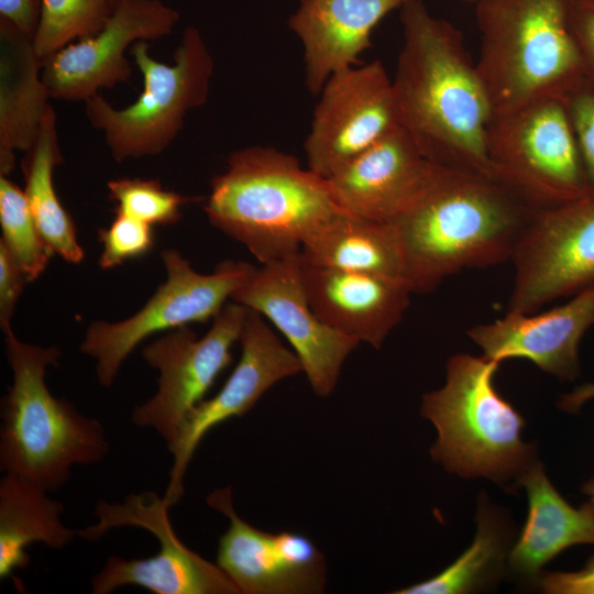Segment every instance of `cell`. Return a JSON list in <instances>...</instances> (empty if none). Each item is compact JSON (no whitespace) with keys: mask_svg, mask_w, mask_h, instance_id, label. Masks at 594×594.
<instances>
[{"mask_svg":"<svg viewBox=\"0 0 594 594\" xmlns=\"http://www.w3.org/2000/svg\"><path fill=\"white\" fill-rule=\"evenodd\" d=\"M403 45L392 78L399 124L432 163L492 178V106L461 32L422 0L399 8Z\"/></svg>","mask_w":594,"mask_h":594,"instance_id":"cell-1","label":"cell"},{"mask_svg":"<svg viewBox=\"0 0 594 594\" xmlns=\"http://www.w3.org/2000/svg\"><path fill=\"white\" fill-rule=\"evenodd\" d=\"M491 177L433 163L411 205L393 223L414 294L435 290L464 268L509 261L535 215Z\"/></svg>","mask_w":594,"mask_h":594,"instance_id":"cell-2","label":"cell"},{"mask_svg":"<svg viewBox=\"0 0 594 594\" xmlns=\"http://www.w3.org/2000/svg\"><path fill=\"white\" fill-rule=\"evenodd\" d=\"M204 209L216 229L261 264L298 256L309 237L344 211L327 179L294 155L261 145L229 155Z\"/></svg>","mask_w":594,"mask_h":594,"instance_id":"cell-3","label":"cell"},{"mask_svg":"<svg viewBox=\"0 0 594 594\" xmlns=\"http://www.w3.org/2000/svg\"><path fill=\"white\" fill-rule=\"evenodd\" d=\"M4 343L12 383L1 399L0 470L56 492L73 466L103 460L110 448L105 428L50 392L45 375L58 364L57 348L23 342L13 331Z\"/></svg>","mask_w":594,"mask_h":594,"instance_id":"cell-4","label":"cell"},{"mask_svg":"<svg viewBox=\"0 0 594 594\" xmlns=\"http://www.w3.org/2000/svg\"><path fill=\"white\" fill-rule=\"evenodd\" d=\"M570 0H476L477 73L493 113L564 98L585 69L569 22Z\"/></svg>","mask_w":594,"mask_h":594,"instance_id":"cell-5","label":"cell"},{"mask_svg":"<svg viewBox=\"0 0 594 594\" xmlns=\"http://www.w3.org/2000/svg\"><path fill=\"white\" fill-rule=\"evenodd\" d=\"M498 366L485 355H452L444 385L422 396L420 411L438 432L433 460L460 476L516 487L536 462L535 448L522 441L521 415L495 387Z\"/></svg>","mask_w":594,"mask_h":594,"instance_id":"cell-6","label":"cell"},{"mask_svg":"<svg viewBox=\"0 0 594 594\" xmlns=\"http://www.w3.org/2000/svg\"><path fill=\"white\" fill-rule=\"evenodd\" d=\"M130 53L143 77L139 98L123 109L100 94L84 101L88 122L103 133L117 162L164 152L182 131L186 114L207 102L213 74V58L195 26L184 29L170 65L154 59L146 41L134 43Z\"/></svg>","mask_w":594,"mask_h":594,"instance_id":"cell-7","label":"cell"},{"mask_svg":"<svg viewBox=\"0 0 594 594\" xmlns=\"http://www.w3.org/2000/svg\"><path fill=\"white\" fill-rule=\"evenodd\" d=\"M486 152L492 178L536 212L587 195L562 98L493 113L486 128Z\"/></svg>","mask_w":594,"mask_h":594,"instance_id":"cell-8","label":"cell"},{"mask_svg":"<svg viewBox=\"0 0 594 594\" xmlns=\"http://www.w3.org/2000/svg\"><path fill=\"white\" fill-rule=\"evenodd\" d=\"M169 508L164 496L150 491L129 494L122 503H97V521L79 529L80 538L96 541L111 529L136 527L152 534L160 550L144 559L110 556L90 581L92 594H109L125 585L154 594H240L217 563L207 561L178 538L169 520Z\"/></svg>","mask_w":594,"mask_h":594,"instance_id":"cell-9","label":"cell"},{"mask_svg":"<svg viewBox=\"0 0 594 594\" xmlns=\"http://www.w3.org/2000/svg\"><path fill=\"white\" fill-rule=\"evenodd\" d=\"M161 256L167 278L136 314L119 322L95 321L86 330L80 351L96 360L103 387L112 386L122 363L147 337L213 319L253 268L226 261L212 273L200 274L174 249Z\"/></svg>","mask_w":594,"mask_h":594,"instance_id":"cell-10","label":"cell"},{"mask_svg":"<svg viewBox=\"0 0 594 594\" xmlns=\"http://www.w3.org/2000/svg\"><path fill=\"white\" fill-rule=\"evenodd\" d=\"M248 311L241 304L227 302L204 337L183 326L146 345L142 356L158 371V387L154 396L134 407L133 425L154 429L169 451L187 416L230 365L231 348L239 341Z\"/></svg>","mask_w":594,"mask_h":594,"instance_id":"cell-11","label":"cell"},{"mask_svg":"<svg viewBox=\"0 0 594 594\" xmlns=\"http://www.w3.org/2000/svg\"><path fill=\"white\" fill-rule=\"evenodd\" d=\"M507 310L531 314L594 287V197L535 212L513 250Z\"/></svg>","mask_w":594,"mask_h":594,"instance_id":"cell-12","label":"cell"},{"mask_svg":"<svg viewBox=\"0 0 594 594\" xmlns=\"http://www.w3.org/2000/svg\"><path fill=\"white\" fill-rule=\"evenodd\" d=\"M304 144L308 169L328 179L399 124L392 78L380 61L332 74Z\"/></svg>","mask_w":594,"mask_h":594,"instance_id":"cell-13","label":"cell"},{"mask_svg":"<svg viewBox=\"0 0 594 594\" xmlns=\"http://www.w3.org/2000/svg\"><path fill=\"white\" fill-rule=\"evenodd\" d=\"M230 299L261 314L282 332L317 396L332 394L343 363L360 342L315 314L301 280L300 254L253 266Z\"/></svg>","mask_w":594,"mask_h":594,"instance_id":"cell-14","label":"cell"},{"mask_svg":"<svg viewBox=\"0 0 594 594\" xmlns=\"http://www.w3.org/2000/svg\"><path fill=\"white\" fill-rule=\"evenodd\" d=\"M178 20V11L161 0H121L97 34L42 59V80L50 97L85 101L100 89L129 81L128 48L169 35Z\"/></svg>","mask_w":594,"mask_h":594,"instance_id":"cell-15","label":"cell"},{"mask_svg":"<svg viewBox=\"0 0 594 594\" xmlns=\"http://www.w3.org/2000/svg\"><path fill=\"white\" fill-rule=\"evenodd\" d=\"M239 341L241 356L220 391L200 402L185 419L175 446L164 495L172 507L184 494V476L204 437L216 426L249 413L276 383L302 372L296 353L287 349L264 317L249 309Z\"/></svg>","mask_w":594,"mask_h":594,"instance_id":"cell-16","label":"cell"},{"mask_svg":"<svg viewBox=\"0 0 594 594\" xmlns=\"http://www.w3.org/2000/svg\"><path fill=\"white\" fill-rule=\"evenodd\" d=\"M207 504L229 518L220 537L217 564L240 594H312L323 592L326 562L314 542L290 531L266 532L235 512L230 487L207 496Z\"/></svg>","mask_w":594,"mask_h":594,"instance_id":"cell-17","label":"cell"},{"mask_svg":"<svg viewBox=\"0 0 594 594\" xmlns=\"http://www.w3.org/2000/svg\"><path fill=\"white\" fill-rule=\"evenodd\" d=\"M594 326V287L583 290L542 314L506 311L492 322L468 330L470 339L488 359L519 358L560 380L580 373L579 345Z\"/></svg>","mask_w":594,"mask_h":594,"instance_id":"cell-18","label":"cell"},{"mask_svg":"<svg viewBox=\"0 0 594 594\" xmlns=\"http://www.w3.org/2000/svg\"><path fill=\"white\" fill-rule=\"evenodd\" d=\"M432 164L397 125L327 182L344 211L393 223L418 196Z\"/></svg>","mask_w":594,"mask_h":594,"instance_id":"cell-19","label":"cell"},{"mask_svg":"<svg viewBox=\"0 0 594 594\" xmlns=\"http://www.w3.org/2000/svg\"><path fill=\"white\" fill-rule=\"evenodd\" d=\"M301 280L315 314L334 330L380 349L409 307L403 277L343 271L300 258Z\"/></svg>","mask_w":594,"mask_h":594,"instance_id":"cell-20","label":"cell"},{"mask_svg":"<svg viewBox=\"0 0 594 594\" xmlns=\"http://www.w3.org/2000/svg\"><path fill=\"white\" fill-rule=\"evenodd\" d=\"M408 0H299L289 29L304 51L305 84L317 97L328 78L360 64L375 26Z\"/></svg>","mask_w":594,"mask_h":594,"instance_id":"cell-21","label":"cell"},{"mask_svg":"<svg viewBox=\"0 0 594 594\" xmlns=\"http://www.w3.org/2000/svg\"><path fill=\"white\" fill-rule=\"evenodd\" d=\"M519 486L527 492L528 516L509 552L508 566L517 576L537 581L541 568L563 550L594 544V501L572 507L538 461L522 474Z\"/></svg>","mask_w":594,"mask_h":594,"instance_id":"cell-22","label":"cell"},{"mask_svg":"<svg viewBox=\"0 0 594 594\" xmlns=\"http://www.w3.org/2000/svg\"><path fill=\"white\" fill-rule=\"evenodd\" d=\"M41 74L33 38L0 20V175L10 174L15 152H28L37 139L51 105Z\"/></svg>","mask_w":594,"mask_h":594,"instance_id":"cell-23","label":"cell"},{"mask_svg":"<svg viewBox=\"0 0 594 594\" xmlns=\"http://www.w3.org/2000/svg\"><path fill=\"white\" fill-rule=\"evenodd\" d=\"M64 505L44 488L4 474L0 480V579L16 581L14 573L30 564L28 547L43 543L52 549L67 547L79 529L62 521Z\"/></svg>","mask_w":594,"mask_h":594,"instance_id":"cell-24","label":"cell"},{"mask_svg":"<svg viewBox=\"0 0 594 594\" xmlns=\"http://www.w3.org/2000/svg\"><path fill=\"white\" fill-rule=\"evenodd\" d=\"M300 258L308 264L343 271L395 277H403L404 273V252L396 226L346 211L305 241Z\"/></svg>","mask_w":594,"mask_h":594,"instance_id":"cell-25","label":"cell"},{"mask_svg":"<svg viewBox=\"0 0 594 594\" xmlns=\"http://www.w3.org/2000/svg\"><path fill=\"white\" fill-rule=\"evenodd\" d=\"M24 154L21 165L24 194L41 234L63 260L80 263L85 253L77 240L75 223L62 206L53 184V170L63 157L52 105L46 109L35 143Z\"/></svg>","mask_w":594,"mask_h":594,"instance_id":"cell-26","label":"cell"},{"mask_svg":"<svg viewBox=\"0 0 594 594\" xmlns=\"http://www.w3.org/2000/svg\"><path fill=\"white\" fill-rule=\"evenodd\" d=\"M479 528L472 544L437 575L395 591V594H462L490 585L502 572L507 549V529L485 503L477 514Z\"/></svg>","mask_w":594,"mask_h":594,"instance_id":"cell-27","label":"cell"},{"mask_svg":"<svg viewBox=\"0 0 594 594\" xmlns=\"http://www.w3.org/2000/svg\"><path fill=\"white\" fill-rule=\"evenodd\" d=\"M111 0H41L34 48L41 59L97 34L112 15Z\"/></svg>","mask_w":594,"mask_h":594,"instance_id":"cell-28","label":"cell"},{"mask_svg":"<svg viewBox=\"0 0 594 594\" xmlns=\"http://www.w3.org/2000/svg\"><path fill=\"white\" fill-rule=\"evenodd\" d=\"M0 224L2 230L0 242L8 249L29 280L36 279L54 252L37 228L24 190L3 175H0Z\"/></svg>","mask_w":594,"mask_h":594,"instance_id":"cell-29","label":"cell"},{"mask_svg":"<svg viewBox=\"0 0 594 594\" xmlns=\"http://www.w3.org/2000/svg\"><path fill=\"white\" fill-rule=\"evenodd\" d=\"M109 199L122 213L150 226L173 224L182 218V207L191 198L163 188L156 179L119 178L107 183Z\"/></svg>","mask_w":594,"mask_h":594,"instance_id":"cell-30","label":"cell"},{"mask_svg":"<svg viewBox=\"0 0 594 594\" xmlns=\"http://www.w3.org/2000/svg\"><path fill=\"white\" fill-rule=\"evenodd\" d=\"M98 234L102 243L99 265L105 270L143 256L154 245L152 226L122 213H116L111 224L99 229Z\"/></svg>","mask_w":594,"mask_h":594,"instance_id":"cell-31","label":"cell"},{"mask_svg":"<svg viewBox=\"0 0 594 594\" xmlns=\"http://www.w3.org/2000/svg\"><path fill=\"white\" fill-rule=\"evenodd\" d=\"M563 100L584 169L586 197H594V87L583 80Z\"/></svg>","mask_w":594,"mask_h":594,"instance_id":"cell-32","label":"cell"},{"mask_svg":"<svg viewBox=\"0 0 594 594\" xmlns=\"http://www.w3.org/2000/svg\"><path fill=\"white\" fill-rule=\"evenodd\" d=\"M29 282L26 274L0 242V327L3 334L12 331L14 309Z\"/></svg>","mask_w":594,"mask_h":594,"instance_id":"cell-33","label":"cell"},{"mask_svg":"<svg viewBox=\"0 0 594 594\" xmlns=\"http://www.w3.org/2000/svg\"><path fill=\"white\" fill-rule=\"evenodd\" d=\"M569 22L585 72L594 70V0H570Z\"/></svg>","mask_w":594,"mask_h":594,"instance_id":"cell-34","label":"cell"},{"mask_svg":"<svg viewBox=\"0 0 594 594\" xmlns=\"http://www.w3.org/2000/svg\"><path fill=\"white\" fill-rule=\"evenodd\" d=\"M537 583L551 594H594V556L580 571L540 573Z\"/></svg>","mask_w":594,"mask_h":594,"instance_id":"cell-35","label":"cell"},{"mask_svg":"<svg viewBox=\"0 0 594 594\" xmlns=\"http://www.w3.org/2000/svg\"><path fill=\"white\" fill-rule=\"evenodd\" d=\"M41 0H0V20L34 37L38 24Z\"/></svg>","mask_w":594,"mask_h":594,"instance_id":"cell-36","label":"cell"},{"mask_svg":"<svg viewBox=\"0 0 594 594\" xmlns=\"http://www.w3.org/2000/svg\"><path fill=\"white\" fill-rule=\"evenodd\" d=\"M594 397V384H586L576 388L572 394L562 398V408L568 410H578L587 399Z\"/></svg>","mask_w":594,"mask_h":594,"instance_id":"cell-37","label":"cell"},{"mask_svg":"<svg viewBox=\"0 0 594 594\" xmlns=\"http://www.w3.org/2000/svg\"><path fill=\"white\" fill-rule=\"evenodd\" d=\"M582 491L585 495H587L590 497V499L594 501V479H592L591 481L586 482L583 487H582Z\"/></svg>","mask_w":594,"mask_h":594,"instance_id":"cell-38","label":"cell"},{"mask_svg":"<svg viewBox=\"0 0 594 594\" xmlns=\"http://www.w3.org/2000/svg\"><path fill=\"white\" fill-rule=\"evenodd\" d=\"M120 1L121 0H111V2L114 4V7H117Z\"/></svg>","mask_w":594,"mask_h":594,"instance_id":"cell-39","label":"cell"},{"mask_svg":"<svg viewBox=\"0 0 594 594\" xmlns=\"http://www.w3.org/2000/svg\"><path fill=\"white\" fill-rule=\"evenodd\" d=\"M469 1H474V0H469Z\"/></svg>","mask_w":594,"mask_h":594,"instance_id":"cell-40","label":"cell"}]
</instances>
